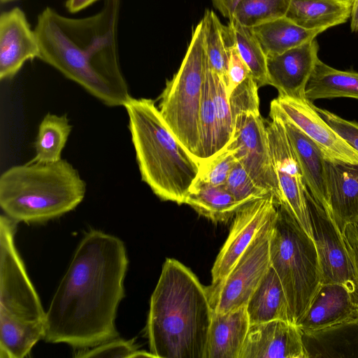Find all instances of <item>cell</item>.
Wrapping results in <instances>:
<instances>
[{"mask_svg":"<svg viewBox=\"0 0 358 358\" xmlns=\"http://www.w3.org/2000/svg\"><path fill=\"white\" fill-rule=\"evenodd\" d=\"M351 10V1L290 0L285 16L303 28L323 32L346 22Z\"/></svg>","mask_w":358,"mask_h":358,"instance_id":"22","label":"cell"},{"mask_svg":"<svg viewBox=\"0 0 358 358\" xmlns=\"http://www.w3.org/2000/svg\"><path fill=\"white\" fill-rule=\"evenodd\" d=\"M241 0H212L213 6L223 17L232 18L234 10Z\"/></svg>","mask_w":358,"mask_h":358,"instance_id":"40","label":"cell"},{"mask_svg":"<svg viewBox=\"0 0 358 358\" xmlns=\"http://www.w3.org/2000/svg\"><path fill=\"white\" fill-rule=\"evenodd\" d=\"M252 29L266 57L310 42L322 33L320 30L303 28L286 16Z\"/></svg>","mask_w":358,"mask_h":358,"instance_id":"25","label":"cell"},{"mask_svg":"<svg viewBox=\"0 0 358 358\" xmlns=\"http://www.w3.org/2000/svg\"><path fill=\"white\" fill-rule=\"evenodd\" d=\"M206 69L203 24L201 20L192 29L178 71L166 82L158 108L170 130L196 159L200 136L199 113Z\"/></svg>","mask_w":358,"mask_h":358,"instance_id":"8","label":"cell"},{"mask_svg":"<svg viewBox=\"0 0 358 358\" xmlns=\"http://www.w3.org/2000/svg\"><path fill=\"white\" fill-rule=\"evenodd\" d=\"M142 180L163 201L185 203L201 164L174 136L150 99L124 106Z\"/></svg>","mask_w":358,"mask_h":358,"instance_id":"4","label":"cell"},{"mask_svg":"<svg viewBox=\"0 0 358 358\" xmlns=\"http://www.w3.org/2000/svg\"><path fill=\"white\" fill-rule=\"evenodd\" d=\"M208 61V60H207ZM213 97L217 122L216 155L230 143L234 134V122L226 86L222 79L209 66Z\"/></svg>","mask_w":358,"mask_h":358,"instance_id":"32","label":"cell"},{"mask_svg":"<svg viewBox=\"0 0 358 358\" xmlns=\"http://www.w3.org/2000/svg\"><path fill=\"white\" fill-rule=\"evenodd\" d=\"M266 125L270 152L280 194V206L314 241L308 189L281 118L270 111Z\"/></svg>","mask_w":358,"mask_h":358,"instance_id":"10","label":"cell"},{"mask_svg":"<svg viewBox=\"0 0 358 358\" xmlns=\"http://www.w3.org/2000/svg\"><path fill=\"white\" fill-rule=\"evenodd\" d=\"M227 148L259 185L269 190L280 206V194L273 165L266 126L260 113H248L234 119V134Z\"/></svg>","mask_w":358,"mask_h":358,"instance_id":"11","label":"cell"},{"mask_svg":"<svg viewBox=\"0 0 358 358\" xmlns=\"http://www.w3.org/2000/svg\"><path fill=\"white\" fill-rule=\"evenodd\" d=\"M314 243L323 285L338 284L357 294L351 262L342 234L332 219L308 193Z\"/></svg>","mask_w":358,"mask_h":358,"instance_id":"14","label":"cell"},{"mask_svg":"<svg viewBox=\"0 0 358 358\" xmlns=\"http://www.w3.org/2000/svg\"><path fill=\"white\" fill-rule=\"evenodd\" d=\"M217 129V122L207 61L199 113L200 136L197 159L201 165L216 155Z\"/></svg>","mask_w":358,"mask_h":358,"instance_id":"30","label":"cell"},{"mask_svg":"<svg viewBox=\"0 0 358 358\" xmlns=\"http://www.w3.org/2000/svg\"><path fill=\"white\" fill-rule=\"evenodd\" d=\"M270 111L282 120L307 189L314 201L330 217L325 159L317 145L271 103Z\"/></svg>","mask_w":358,"mask_h":358,"instance_id":"19","label":"cell"},{"mask_svg":"<svg viewBox=\"0 0 358 358\" xmlns=\"http://www.w3.org/2000/svg\"><path fill=\"white\" fill-rule=\"evenodd\" d=\"M128 259L123 242L99 230L78 244L46 312L43 339L87 349L116 338Z\"/></svg>","mask_w":358,"mask_h":358,"instance_id":"1","label":"cell"},{"mask_svg":"<svg viewBox=\"0 0 358 358\" xmlns=\"http://www.w3.org/2000/svg\"><path fill=\"white\" fill-rule=\"evenodd\" d=\"M138 349L132 340L112 339L80 350L76 357H134Z\"/></svg>","mask_w":358,"mask_h":358,"instance_id":"36","label":"cell"},{"mask_svg":"<svg viewBox=\"0 0 358 358\" xmlns=\"http://www.w3.org/2000/svg\"><path fill=\"white\" fill-rule=\"evenodd\" d=\"M273 194L245 205L235 215L229 236L211 270L210 286L219 283L232 269L259 231L278 215Z\"/></svg>","mask_w":358,"mask_h":358,"instance_id":"13","label":"cell"},{"mask_svg":"<svg viewBox=\"0 0 358 358\" xmlns=\"http://www.w3.org/2000/svg\"><path fill=\"white\" fill-rule=\"evenodd\" d=\"M250 325L247 305L224 313L213 311L204 358H239Z\"/></svg>","mask_w":358,"mask_h":358,"instance_id":"21","label":"cell"},{"mask_svg":"<svg viewBox=\"0 0 358 358\" xmlns=\"http://www.w3.org/2000/svg\"><path fill=\"white\" fill-rule=\"evenodd\" d=\"M185 204L214 222H225L245 205L236 200L225 185H213L196 178Z\"/></svg>","mask_w":358,"mask_h":358,"instance_id":"24","label":"cell"},{"mask_svg":"<svg viewBox=\"0 0 358 358\" xmlns=\"http://www.w3.org/2000/svg\"><path fill=\"white\" fill-rule=\"evenodd\" d=\"M15 1H17V0H1V2L2 3H6L13 2Z\"/></svg>","mask_w":358,"mask_h":358,"instance_id":"43","label":"cell"},{"mask_svg":"<svg viewBox=\"0 0 358 358\" xmlns=\"http://www.w3.org/2000/svg\"><path fill=\"white\" fill-rule=\"evenodd\" d=\"M306 99H358V73L334 69L319 59L306 85Z\"/></svg>","mask_w":358,"mask_h":358,"instance_id":"26","label":"cell"},{"mask_svg":"<svg viewBox=\"0 0 358 358\" xmlns=\"http://www.w3.org/2000/svg\"><path fill=\"white\" fill-rule=\"evenodd\" d=\"M330 217L342 234L358 220V166L325 159Z\"/></svg>","mask_w":358,"mask_h":358,"instance_id":"20","label":"cell"},{"mask_svg":"<svg viewBox=\"0 0 358 358\" xmlns=\"http://www.w3.org/2000/svg\"><path fill=\"white\" fill-rule=\"evenodd\" d=\"M213 314L207 287L179 261L166 259L150 301V352L159 358H204Z\"/></svg>","mask_w":358,"mask_h":358,"instance_id":"3","label":"cell"},{"mask_svg":"<svg viewBox=\"0 0 358 358\" xmlns=\"http://www.w3.org/2000/svg\"><path fill=\"white\" fill-rule=\"evenodd\" d=\"M315 109L335 131L358 152V123L343 119L326 109L316 106Z\"/></svg>","mask_w":358,"mask_h":358,"instance_id":"37","label":"cell"},{"mask_svg":"<svg viewBox=\"0 0 358 358\" xmlns=\"http://www.w3.org/2000/svg\"><path fill=\"white\" fill-rule=\"evenodd\" d=\"M97 0H67L66 6L70 13H76L90 6Z\"/></svg>","mask_w":358,"mask_h":358,"instance_id":"41","label":"cell"},{"mask_svg":"<svg viewBox=\"0 0 358 358\" xmlns=\"http://www.w3.org/2000/svg\"><path fill=\"white\" fill-rule=\"evenodd\" d=\"M277 216L259 231L229 273L207 287L214 312L224 313L247 305L271 267L270 240Z\"/></svg>","mask_w":358,"mask_h":358,"instance_id":"9","label":"cell"},{"mask_svg":"<svg viewBox=\"0 0 358 358\" xmlns=\"http://www.w3.org/2000/svg\"><path fill=\"white\" fill-rule=\"evenodd\" d=\"M120 10V0H103L97 13L71 18L47 7L34 29L40 59L113 107L131 98L119 62Z\"/></svg>","mask_w":358,"mask_h":358,"instance_id":"2","label":"cell"},{"mask_svg":"<svg viewBox=\"0 0 358 358\" xmlns=\"http://www.w3.org/2000/svg\"><path fill=\"white\" fill-rule=\"evenodd\" d=\"M258 85L252 76L234 87L229 94V102L234 119L242 114L259 112Z\"/></svg>","mask_w":358,"mask_h":358,"instance_id":"35","label":"cell"},{"mask_svg":"<svg viewBox=\"0 0 358 358\" xmlns=\"http://www.w3.org/2000/svg\"><path fill=\"white\" fill-rule=\"evenodd\" d=\"M350 29L352 32H358V0H352Z\"/></svg>","mask_w":358,"mask_h":358,"instance_id":"42","label":"cell"},{"mask_svg":"<svg viewBox=\"0 0 358 358\" xmlns=\"http://www.w3.org/2000/svg\"><path fill=\"white\" fill-rule=\"evenodd\" d=\"M270 240L271 266L288 302L291 320L298 324L323 285L314 241L281 206H278Z\"/></svg>","mask_w":358,"mask_h":358,"instance_id":"7","label":"cell"},{"mask_svg":"<svg viewBox=\"0 0 358 358\" xmlns=\"http://www.w3.org/2000/svg\"><path fill=\"white\" fill-rule=\"evenodd\" d=\"M271 103L317 145L326 160L358 166V152L323 119L311 101L278 94Z\"/></svg>","mask_w":358,"mask_h":358,"instance_id":"12","label":"cell"},{"mask_svg":"<svg viewBox=\"0 0 358 358\" xmlns=\"http://www.w3.org/2000/svg\"><path fill=\"white\" fill-rule=\"evenodd\" d=\"M342 236L351 262L358 296V231L353 224H350L345 227Z\"/></svg>","mask_w":358,"mask_h":358,"instance_id":"39","label":"cell"},{"mask_svg":"<svg viewBox=\"0 0 358 358\" xmlns=\"http://www.w3.org/2000/svg\"><path fill=\"white\" fill-rule=\"evenodd\" d=\"M247 310L250 324L275 320L292 322L285 293L271 266L248 301Z\"/></svg>","mask_w":358,"mask_h":358,"instance_id":"23","label":"cell"},{"mask_svg":"<svg viewBox=\"0 0 358 358\" xmlns=\"http://www.w3.org/2000/svg\"><path fill=\"white\" fill-rule=\"evenodd\" d=\"M354 226L355 227L357 231H358V220L353 223Z\"/></svg>","mask_w":358,"mask_h":358,"instance_id":"44","label":"cell"},{"mask_svg":"<svg viewBox=\"0 0 358 358\" xmlns=\"http://www.w3.org/2000/svg\"><path fill=\"white\" fill-rule=\"evenodd\" d=\"M297 324L280 320L250 324L239 358H308Z\"/></svg>","mask_w":358,"mask_h":358,"instance_id":"16","label":"cell"},{"mask_svg":"<svg viewBox=\"0 0 358 358\" xmlns=\"http://www.w3.org/2000/svg\"><path fill=\"white\" fill-rule=\"evenodd\" d=\"M237 162L234 150L226 148L201 165L197 179L213 185H225Z\"/></svg>","mask_w":358,"mask_h":358,"instance_id":"34","label":"cell"},{"mask_svg":"<svg viewBox=\"0 0 358 358\" xmlns=\"http://www.w3.org/2000/svg\"><path fill=\"white\" fill-rule=\"evenodd\" d=\"M316 39L272 57H266L268 85L278 94L306 99V85L320 59Z\"/></svg>","mask_w":358,"mask_h":358,"instance_id":"17","label":"cell"},{"mask_svg":"<svg viewBox=\"0 0 358 358\" xmlns=\"http://www.w3.org/2000/svg\"><path fill=\"white\" fill-rule=\"evenodd\" d=\"M297 324L303 335L310 338L357 325L358 296L341 285H323Z\"/></svg>","mask_w":358,"mask_h":358,"instance_id":"15","label":"cell"},{"mask_svg":"<svg viewBox=\"0 0 358 358\" xmlns=\"http://www.w3.org/2000/svg\"><path fill=\"white\" fill-rule=\"evenodd\" d=\"M225 185L236 200L243 205L272 194L255 182L238 161L231 171Z\"/></svg>","mask_w":358,"mask_h":358,"instance_id":"33","label":"cell"},{"mask_svg":"<svg viewBox=\"0 0 358 358\" xmlns=\"http://www.w3.org/2000/svg\"><path fill=\"white\" fill-rule=\"evenodd\" d=\"M289 1L290 0H241L231 19L243 26L252 28L285 17Z\"/></svg>","mask_w":358,"mask_h":358,"instance_id":"31","label":"cell"},{"mask_svg":"<svg viewBox=\"0 0 358 358\" xmlns=\"http://www.w3.org/2000/svg\"><path fill=\"white\" fill-rule=\"evenodd\" d=\"M228 26L238 52L258 87L268 85L266 56L252 29L241 25L234 19L229 20Z\"/></svg>","mask_w":358,"mask_h":358,"instance_id":"29","label":"cell"},{"mask_svg":"<svg viewBox=\"0 0 358 358\" xmlns=\"http://www.w3.org/2000/svg\"><path fill=\"white\" fill-rule=\"evenodd\" d=\"M17 222L0 217V358H22L43 338L46 312L15 245Z\"/></svg>","mask_w":358,"mask_h":358,"instance_id":"6","label":"cell"},{"mask_svg":"<svg viewBox=\"0 0 358 358\" xmlns=\"http://www.w3.org/2000/svg\"><path fill=\"white\" fill-rule=\"evenodd\" d=\"M40 47L24 12L18 7L0 16V78H13L27 60L39 58Z\"/></svg>","mask_w":358,"mask_h":358,"instance_id":"18","label":"cell"},{"mask_svg":"<svg viewBox=\"0 0 358 358\" xmlns=\"http://www.w3.org/2000/svg\"><path fill=\"white\" fill-rule=\"evenodd\" d=\"M86 184L65 159L10 167L0 177V206L17 222L40 223L73 210L83 200Z\"/></svg>","mask_w":358,"mask_h":358,"instance_id":"5","label":"cell"},{"mask_svg":"<svg viewBox=\"0 0 358 358\" xmlns=\"http://www.w3.org/2000/svg\"><path fill=\"white\" fill-rule=\"evenodd\" d=\"M344 1H352V0H344Z\"/></svg>","mask_w":358,"mask_h":358,"instance_id":"45","label":"cell"},{"mask_svg":"<svg viewBox=\"0 0 358 358\" xmlns=\"http://www.w3.org/2000/svg\"><path fill=\"white\" fill-rule=\"evenodd\" d=\"M250 76H252L250 69L241 57L234 41L230 48V57L227 74L228 84L227 91L228 96L234 87Z\"/></svg>","mask_w":358,"mask_h":358,"instance_id":"38","label":"cell"},{"mask_svg":"<svg viewBox=\"0 0 358 358\" xmlns=\"http://www.w3.org/2000/svg\"><path fill=\"white\" fill-rule=\"evenodd\" d=\"M71 129L66 115L46 114L38 127L34 143L36 155L31 161L55 162L62 159Z\"/></svg>","mask_w":358,"mask_h":358,"instance_id":"28","label":"cell"},{"mask_svg":"<svg viewBox=\"0 0 358 358\" xmlns=\"http://www.w3.org/2000/svg\"><path fill=\"white\" fill-rule=\"evenodd\" d=\"M201 20L208 64L227 88L230 48L234 42L231 31L228 25L221 23L212 10L206 9Z\"/></svg>","mask_w":358,"mask_h":358,"instance_id":"27","label":"cell"}]
</instances>
